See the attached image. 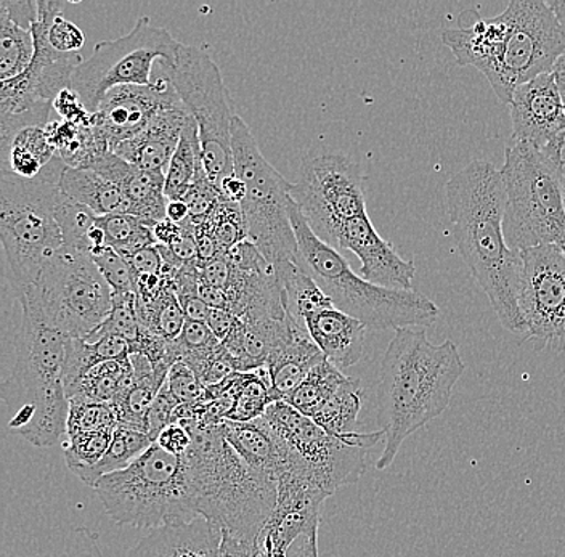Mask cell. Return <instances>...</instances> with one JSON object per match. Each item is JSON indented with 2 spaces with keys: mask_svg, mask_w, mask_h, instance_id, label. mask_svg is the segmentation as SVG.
Listing matches in <instances>:
<instances>
[{
  "mask_svg": "<svg viewBox=\"0 0 565 557\" xmlns=\"http://www.w3.org/2000/svg\"><path fill=\"white\" fill-rule=\"evenodd\" d=\"M445 200L462 260L501 324L527 342L519 307L524 263L504 236L507 189L500 169L486 160L472 161L445 183Z\"/></svg>",
  "mask_w": 565,
  "mask_h": 557,
  "instance_id": "1",
  "label": "cell"
},
{
  "mask_svg": "<svg viewBox=\"0 0 565 557\" xmlns=\"http://www.w3.org/2000/svg\"><path fill=\"white\" fill-rule=\"evenodd\" d=\"M459 66H475L501 104L522 84L553 73L565 54V26L545 0H511L494 19H477L441 33Z\"/></svg>",
  "mask_w": 565,
  "mask_h": 557,
  "instance_id": "2",
  "label": "cell"
},
{
  "mask_svg": "<svg viewBox=\"0 0 565 557\" xmlns=\"http://www.w3.org/2000/svg\"><path fill=\"white\" fill-rule=\"evenodd\" d=\"M465 372L454 341L433 344L424 330H395L377 384V421L384 431V450L376 461L380 471L392 467L412 433L447 410Z\"/></svg>",
  "mask_w": 565,
  "mask_h": 557,
  "instance_id": "3",
  "label": "cell"
},
{
  "mask_svg": "<svg viewBox=\"0 0 565 557\" xmlns=\"http://www.w3.org/2000/svg\"><path fill=\"white\" fill-rule=\"evenodd\" d=\"M221 426H185L192 433V447L183 458L194 507L203 519L260 548L277 506L278 484L228 446Z\"/></svg>",
  "mask_w": 565,
  "mask_h": 557,
  "instance_id": "4",
  "label": "cell"
},
{
  "mask_svg": "<svg viewBox=\"0 0 565 557\" xmlns=\"http://www.w3.org/2000/svg\"><path fill=\"white\" fill-rule=\"evenodd\" d=\"M23 307L15 342V365L6 384L12 418L9 428L35 447H51L66 436L70 398L65 365L70 338Z\"/></svg>",
  "mask_w": 565,
  "mask_h": 557,
  "instance_id": "5",
  "label": "cell"
},
{
  "mask_svg": "<svg viewBox=\"0 0 565 557\" xmlns=\"http://www.w3.org/2000/svg\"><path fill=\"white\" fill-rule=\"evenodd\" d=\"M289 216L298 239L296 264L316 280L335 309L374 331L433 326L439 320V306L422 292L377 287L356 275L338 249L313 234L295 200Z\"/></svg>",
  "mask_w": 565,
  "mask_h": 557,
  "instance_id": "6",
  "label": "cell"
},
{
  "mask_svg": "<svg viewBox=\"0 0 565 557\" xmlns=\"http://www.w3.org/2000/svg\"><path fill=\"white\" fill-rule=\"evenodd\" d=\"M68 164L55 157L34 179L6 171L0 174V238L18 298L65 248L55 210L63 195L60 180Z\"/></svg>",
  "mask_w": 565,
  "mask_h": 557,
  "instance_id": "7",
  "label": "cell"
},
{
  "mask_svg": "<svg viewBox=\"0 0 565 557\" xmlns=\"http://www.w3.org/2000/svg\"><path fill=\"white\" fill-rule=\"evenodd\" d=\"M507 189L504 236L512 251L554 245L565 254L563 157L514 142L500 169Z\"/></svg>",
  "mask_w": 565,
  "mask_h": 557,
  "instance_id": "8",
  "label": "cell"
},
{
  "mask_svg": "<svg viewBox=\"0 0 565 557\" xmlns=\"http://www.w3.org/2000/svg\"><path fill=\"white\" fill-rule=\"evenodd\" d=\"M116 524L140 528L185 525L200 519L185 458L153 443L130 467L105 475L94 486Z\"/></svg>",
  "mask_w": 565,
  "mask_h": 557,
  "instance_id": "9",
  "label": "cell"
},
{
  "mask_svg": "<svg viewBox=\"0 0 565 557\" xmlns=\"http://www.w3.org/2000/svg\"><path fill=\"white\" fill-rule=\"evenodd\" d=\"M233 172L246 186L242 207L247 238L274 266L278 278L296 266L298 239L289 216L292 185L282 178L260 151L256 137L245 119L235 116L232 122Z\"/></svg>",
  "mask_w": 565,
  "mask_h": 557,
  "instance_id": "10",
  "label": "cell"
},
{
  "mask_svg": "<svg viewBox=\"0 0 565 557\" xmlns=\"http://www.w3.org/2000/svg\"><path fill=\"white\" fill-rule=\"evenodd\" d=\"M264 419L280 439L285 454L282 472L309 479L330 496L362 479L366 454L384 439L383 429L331 436L286 401L271 404Z\"/></svg>",
  "mask_w": 565,
  "mask_h": 557,
  "instance_id": "11",
  "label": "cell"
},
{
  "mask_svg": "<svg viewBox=\"0 0 565 557\" xmlns=\"http://www.w3.org/2000/svg\"><path fill=\"white\" fill-rule=\"evenodd\" d=\"M18 299L74 340L97 333L113 307L111 288L92 257L70 248L60 249Z\"/></svg>",
  "mask_w": 565,
  "mask_h": 557,
  "instance_id": "12",
  "label": "cell"
},
{
  "mask_svg": "<svg viewBox=\"0 0 565 557\" xmlns=\"http://www.w3.org/2000/svg\"><path fill=\"white\" fill-rule=\"evenodd\" d=\"M180 47L182 42L168 28L154 26L148 17H140L129 33L95 45L92 55L74 73L71 89L94 115L115 87L151 86L154 63L164 73L174 69Z\"/></svg>",
  "mask_w": 565,
  "mask_h": 557,
  "instance_id": "13",
  "label": "cell"
},
{
  "mask_svg": "<svg viewBox=\"0 0 565 557\" xmlns=\"http://www.w3.org/2000/svg\"><path fill=\"white\" fill-rule=\"evenodd\" d=\"M162 74L196 121L204 172L218 189L222 180L233 175L232 122L236 116L221 69L203 49L182 44L175 68Z\"/></svg>",
  "mask_w": 565,
  "mask_h": 557,
  "instance_id": "14",
  "label": "cell"
},
{
  "mask_svg": "<svg viewBox=\"0 0 565 557\" xmlns=\"http://www.w3.org/2000/svg\"><path fill=\"white\" fill-rule=\"evenodd\" d=\"M365 178L351 158L320 154L300 165L291 196L313 234L335 246L342 225L366 213Z\"/></svg>",
  "mask_w": 565,
  "mask_h": 557,
  "instance_id": "15",
  "label": "cell"
},
{
  "mask_svg": "<svg viewBox=\"0 0 565 557\" xmlns=\"http://www.w3.org/2000/svg\"><path fill=\"white\" fill-rule=\"evenodd\" d=\"M519 307L535 351L565 352V254L554 245L521 251Z\"/></svg>",
  "mask_w": 565,
  "mask_h": 557,
  "instance_id": "16",
  "label": "cell"
},
{
  "mask_svg": "<svg viewBox=\"0 0 565 557\" xmlns=\"http://www.w3.org/2000/svg\"><path fill=\"white\" fill-rule=\"evenodd\" d=\"M179 101L182 100L174 87L161 74L151 86H121L109 90L92 115V126L113 151L147 129L161 109Z\"/></svg>",
  "mask_w": 565,
  "mask_h": 557,
  "instance_id": "17",
  "label": "cell"
},
{
  "mask_svg": "<svg viewBox=\"0 0 565 557\" xmlns=\"http://www.w3.org/2000/svg\"><path fill=\"white\" fill-rule=\"evenodd\" d=\"M510 107L514 142L563 157L565 104L553 73L518 87Z\"/></svg>",
  "mask_w": 565,
  "mask_h": 557,
  "instance_id": "18",
  "label": "cell"
},
{
  "mask_svg": "<svg viewBox=\"0 0 565 557\" xmlns=\"http://www.w3.org/2000/svg\"><path fill=\"white\" fill-rule=\"evenodd\" d=\"M334 249L351 251L360 259V275L370 283L401 291H413L416 267L412 260L402 259L394 246L387 243L371 224L369 214L352 218L342 225Z\"/></svg>",
  "mask_w": 565,
  "mask_h": 557,
  "instance_id": "19",
  "label": "cell"
},
{
  "mask_svg": "<svg viewBox=\"0 0 565 557\" xmlns=\"http://www.w3.org/2000/svg\"><path fill=\"white\" fill-rule=\"evenodd\" d=\"M190 116L183 101L161 109L147 129L119 143L111 153L143 171L166 174Z\"/></svg>",
  "mask_w": 565,
  "mask_h": 557,
  "instance_id": "20",
  "label": "cell"
},
{
  "mask_svg": "<svg viewBox=\"0 0 565 557\" xmlns=\"http://www.w3.org/2000/svg\"><path fill=\"white\" fill-rule=\"evenodd\" d=\"M92 171L116 183L129 203L130 216L139 217L153 227L164 221L168 196H166L164 172H150L124 161L118 154L106 153L90 165Z\"/></svg>",
  "mask_w": 565,
  "mask_h": 557,
  "instance_id": "21",
  "label": "cell"
},
{
  "mask_svg": "<svg viewBox=\"0 0 565 557\" xmlns=\"http://www.w3.org/2000/svg\"><path fill=\"white\" fill-rule=\"evenodd\" d=\"M302 324L321 354L339 369L351 368L363 355L369 328L334 304L320 307L303 315Z\"/></svg>",
  "mask_w": 565,
  "mask_h": 557,
  "instance_id": "22",
  "label": "cell"
},
{
  "mask_svg": "<svg viewBox=\"0 0 565 557\" xmlns=\"http://www.w3.org/2000/svg\"><path fill=\"white\" fill-rule=\"evenodd\" d=\"M222 528L200 519L154 528L127 557H218Z\"/></svg>",
  "mask_w": 565,
  "mask_h": 557,
  "instance_id": "23",
  "label": "cell"
},
{
  "mask_svg": "<svg viewBox=\"0 0 565 557\" xmlns=\"http://www.w3.org/2000/svg\"><path fill=\"white\" fill-rule=\"evenodd\" d=\"M323 360L324 355L309 336L306 328L298 323L292 336L277 351L271 352L265 363L274 404L275 401H285L291 396L307 378V375Z\"/></svg>",
  "mask_w": 565,
  "mask_h": 557,
  "instance_id": "24",
  "label": "cell"
},
{
  "mask_svg": "<svg viewBox=\"0 0 565 557\" xmlns=\"http://www.w3.org/2000/svg\"><path fill=\"white\" fill-rule=\"evenodd\" d=\"M53 104L35 90L26 73L0 86V151L7 150L13 136L26 127H45L51 122Z\"/></svg>",
  "mask_w": 565,
  "mask_h": 557,
  "instance_id": "25",
  "label": "cell"
},
{
  "mask_svg": "<svg viewBox=\"0 0 565 557\" xmlns=\"http://www.w3.org/2000/svg\"><path fill=\"white\" fill-rule=\"evenodd\" d=\"M230 447L260 474L274 479L278 484L285 454L280 439L263 418L249 422L224 421L221 426Z\"/></svg>",
  "mask_w": 565,
  "mask_h": 557,
  "instance_id": "26",
  "label": "cell"
},
{
  "mask_svg": "<svg viewBox=\"0 0 565 557\" xmlns=\"http://www.w3.org/2000/svg\"><path fill=\"white\" fill-rule=\"evenodd\" d=\"M134 375L127 389L113 401L118 426L147 433V418L168 381L169 366H153L145 355H130Z\"/></svg>",
  "mask_w": 565,
  "mask_h": 557,
  "instance_id": "27",
  "label": "cell"
},
{
  "mask_svg": "<svg viewBox=\"0 0 565 557\" xmlns=\"http://www.w3.org/2000/svg\"><path fill=\"white\" fill-rule=\"evenodd\" d=\"M60 189L68 199L88 207L98 217L129 214V203L116 183L102 178L92 169L66 168Z\"/></svg>",
  "mask_w": 565,
  "mask_h": 557,
  "instance_id": "28",
  "label": "cell"
},
{
  "mask_svg": "<svg viewBox=\"0 0 565 557\" xmlns=\"http://www.w3.org/2000/svg\"><path fill=\"white\" fill-rule=\"evenodd\" d=\"M58 157L49 140L45 127H26L13 136L7 150L2 151V171L18 178L34 179L42 169Z\"/></svg>",
  "mask_w": 565,
  "mask_h": 557,
  "instance_id": "29",
  "label": "cell"
},
{
  "mask_svg": "<svg viewBox=\"0 0 565 557\" xmlns=\"http://www.w3.org/2000/svg\"><path fill=\"white\" fill-rule=\"evenodd\" d=\"M164 270L169 277L168 285L151 298L140 299L139 296L137 298H139L141 324L162 340L172 342L182 334L186 317L175 294L172 271L166 264Z\"/></svg>",
  "mask_w": 565,
  "mask_h": 557,
  "instance_id": "30",
  "label": "cell"
},
{
  "mask_svg": "<svg viewBox=\"0 0 565 557\" xmlns=\"http://www.w3.org/2000/svg\"><path fill=\"white\" fill-rule=\"evenodd\" d=\"M201 168H203V160H201L200 130H198L193 116H190L182 137H180L179 147H177L174 157L166 171V196L168 200L185 199Z\"/></svg>",
  "mask_w": 565,
  "mask_h": 557,
  "instance_id": "31",
  "label": "cell"
},
{
  "mask_svg": "<svg viewBox=\"0 0 565 557\" xmlns=\"http://www.w3.org/2000/svg\"><path fill=\"white\" fill-rule=\"evenodd\" d=\"M363 396L365 394L360 381L349 376V379L339 387L338 393L328 398L310 419L331 436H348L356 432V419L362 410Z\"/></svg>",
  "mask_w": 565,
  "mask_h": 557,
  "instance_id": "32",
  "label": "cell"
},
{
  "mask_svg": "<svg viewBox=\"0 0 565 557\" xmlns=\"http://www.w3.org/2000/svg\"><path fill=\"white\" fill-rule=\"evenodd\" d=\"M153 446L150 437L145 432L136 431V429L124 428L118 426L113 433L111 446L100 463L97 467L87 469V471L77 474V478L94 489L95 484L105 475L113 472L122 471L134 463L137 458L141 457L150 447Z\"/></svg>",
  "mask_w": 565,
  "mask_h": 557,
  "instance_id": "33",
  "label": "cell"
},
{
  "mask_svg": "<svg viewBox=\"0 0 565 557\" xmlns=\"http://www.w3.org/2000/svg\"><path fill=\"white\" fill-rule=\"evenodd\" d=\"M35 39L33 30L20 26L0 9V79L21 76L33 65Z\"/></svg>",
  "mask_w": 565,
  "mask_h": 557,
  "instance_id": "34",
  "label": "cell"
},
{
  "mask_svg": "<svg viewBox=\"0 0 565 557\" xmlns=\"http://www.w3.org/2000/svg\"><path fill=\"white\" fill-rule=\"evenodd\" d=\"M134 368L129 362H105L92 368L79 383L68 390V398L113 404L132 381Z\"/></svg>",
  "mask_w": 565,
  "mask_h": 557,
  "instance_id": "35",
  "label": "cell"
},
{
  "mask_svg": "<svg viewBox=\"0 0 565 557\" xmlns=\"http://www.w3.org/2000/svg\"><path fill=\"white\" fill-rule=\"evenodd\" d=\"M348 379L349 376H345L342 369L324 358L285 401L296 408L299 414L312 418L320 410L321 405L338 393L339 387Z\"/></svg>",
  "mask_w": 565,
  "mask_h": 557,
  "instance_id": "36",
  "label": "cell"
},
{
  "mask_svg": "<svg viewBox=\"0 0 565 557\" xmlns=\"http://www.w3.org/2000/svg\"><path fill=\"white\" fill-rule=\"evenodd\" d=\"M98 225L105 232L106 245L124 257L132 256L134 253L148 248V246L157 245L153 227L130 214L98 217Z\"/></svg>",
  "mask_w": 565,
  "mask_h": 557,
  "instance_id": "37",
  "label": "cell"
},
{
  "mask_svg": "<svg viewBox=\"0 0 565 557\" xmlns=\"http://www.w3.org/2000/svg\"><path fill=\"white\" fill-rule=\"evenodd\" d=\"M55 217L60 231H62L65 248L86 253L90 256V235L97 227V214L92 213L88 207L76 203L63 193L62 199L56 204Z\"/></svg>",
  "mask_w": 565,
  "mask_h": 557,
  "instance_id": "38",
  "label": "cell"
},
{
  "mask_svg": "<svg viewBox=\"0 0 565 557\" xmlns=\"http://www.w3.org/2000/svg\"><path fill=\"white\" fill-rule=\"evenodd\" d=\"M145 326L140 322L139 298L136 292L129 294H113V307L108 319L102 324L97 333L88 338V342L97 341L98 338L113 334V336L122 338L132 349L140 338L143 336Z\"/></svg>",
  "mask_w": 565,
  "mask_h": 557,
  "instance_id": "39",
  "label": "cell"
},
{
  "mask_svg": "<svg viewBox=\"0 0 565 557\" xmlns=\"http://www.w3.org/2000/svg\"><path fill=\"white\" fill-rule=\"evenodd\" d=\"M118 416L111 404L71 398L66 437L76 433L115 431Z\"/></svg>",
  "mask_w": 565,
  "mask_h": 557,
  "instance_id": "40",
  "label": "cell"
},
{
  "mask_svg": "<svg viewBox=\"0 0 565 557\" xmlns=\"http://www.w3.org/2000/svg\"><path fill=\"white\" fill-rule=\"evenodd\" d=\"M115 431L76 433V436L66 437L63 457L71 471L77 475L97 467L111 446Z\"/></svg>",
  "mask_w": 565,
  "mask_h": 557,
  "instance_id": "41",
  "label": "cell"
},
{
  "mask_svg": "<svg viewBox=\"0 0 565 557\" xmlns=\"http://www.w3.org/2000/svg\"><path fill=\"white\" fill-rule=\"evenodd\" d=\"M206 222L222 251H228L233 246L249 239L247 238L245 216H243L242 207L238 204L221 199V203L217 204Z\"/></svg>",
  "mask_w": 565,
  "mask_h": 557,
  "instance_id": "42",
  "label": "cell"
},
{
  "mask_svg": "<svg viewBox=\"0 0 565 557\" xmlns=\"http://www.w3.org/2000/svg\"><path fill=\"white\" fill-rule=\"evenodd\" d=\"M92 260L104 275L106 283L111 288L113 294H137V275L129 260L108 245L95 249L90 254Z\"/></svg>",
  "mask_w": 565,
  "mask_h": 557,
  "instance_id": "43",
  "label": "cell"
},
{
  "mask_svg": "<svg viewBox=\"0 0 565 557\" xmlns=\"http://www.w3.org/2000/svg\"><path fill=\"white\" fill-rule=\"evenodd\" d=\"M183 201L189 204L190 221L193 224L206 222L211 214L214 213L217 204L221 203V192L207 178L204 168L198 171L192 189L189 190Z\"/></svg>",
  "mask_w": 565,
  "mask_h": 557,
  "instance_id": "44",
  "label": "cell"
},
{
  "mask_svg": "<svg viewBox=\"0 0 565 557\" xmlns=\"http://www.w3.org/2000/svg\"><path fill=\"white\" fill-rule=\"evenodd\" d=\"M166 384L180 405L196 404L206 398V386L185 363L177 362L171 366Z\"/></svg>",
  "mask_w": 565,
  "mask_h": 557,
  "instance_id": "45",
  "label": "cell"
},
{
  "mask_svg": "<svg viewBox=\"0 0 565 557\" xmlns=\"http://www.w3.org/2000/svg\"><path fill=\"white\" fill-rule=\"evenodd\" d=\"M179 405V400L169 390L168 384H164L147 418V436L150 437L151 442L157 443L159 433L172 425Z\"/></svg>",
  "mask_w": 565,
  "mask_h": 557,
  "instance_id": "46",
  "label": "cell"
},
{
  "mask_svg": "<svg viewBox=\"0 0 565 557\" xmlns=\"http://www.w3.org/2000/svg\"><path fill=\"white\" fill-rule=\"evenodd\" d=\"M53 109L62 116L65 122H73V125L84 127L92 126V113L84 107L79 95L73 89L63 90L62 94L53 100Z\"/></svg>",
  "mask_w": 565,
  "mask_h": 557,
  "instance_id": "47",
  "label": "cell"
},
{
  "mask_svg": "<svg viewBox=\"0 0 565 557\" xmlns=\"http://www.w3.org/2000/svg\"><path fill=\"white\" fill-rule=\"evenodd\" d=\"M136 271L137 278L150 277V275H159L164 267V257H162L161 249L158 245L148 246V248L140 249L134 253L132 256L126 257Z\"/></svg>",
  "mask_w": 565,
  "mask_h": 557,
  "instance_id": "48",
  "label": "cell"
},
{
  "mask_svg": "<svg viewBox=\"0 0 565 557\" xmlns=\"http://www.w3.org/2000/svg\"><path fill=\"white\" fill-rule=\"evenodd\" d=\"M157 443L168 453L183 457L192 447V433L185 426L174 422V425L168 426L164 431L159 433Z\"/></svg>",
  "mask_w": 565,
  "mask_h": 557,
  "instance_id": "49",
  "label": "cell"
},
{
  "mask_svg": "<svg viewBox=\"0 0 565 557\" xmlns=\"http://www.w3.org/2000/svg\"><path fill=\"white\" fill-rule=\"evenodd\" d=\"M0 9L26 30H33L38 21V0H0Z\"/></svg>",
  "mask_w": 565,
  "mask_h": 557,
  "instance_id": "50",
  "label": "cell"
},
{
  "mask_svg": "<svg viewBox=\"0 0 565 557\" xmlns=\"http://www.w3.org/2000/svg\"><path fill=\"white\" fill-rule=\"evenodd\" d=\"M263 553V549L257 546L249 545L243 539L233 537L228 532L222 531L221 551L218 557H257Z\"/></svg>",
  "mask_w": 565,
  "mask_h": 557,
  "instance_id": "51",
  "label": "cell"
},
{
  "mask_svg": "<svg viewBox=\"0 0 565 557\" xmlns=\"http://www.w3.org/2000/svg\"><path fill=\"white\" fill-rule=\"evenodd\" d=\"M318 528H320V524L313 525L309 531L303 532L292 543L286 557H318Z\"/></svg>",
  "mask_w": 565,
  "mask_h": 557,
  "instance_id": "52",
  "label": "cell"
},
{
  "mask_svg": "<svg viewBox=\"0 0 565 557\" xmlns=\"http://www.w3.org/2000/svg\"><path fill=\"white\" fill-rule=\"evenodd\" d=\"M236 320L238 319L230 310L211 309L210 319H207L206 323L211 328L212 333L215 334V338L224 342L227 340L228 334L232 333Z\"/></svg>",
  "mask_w": 565,
  "mask_h": 557,
  "instance_id": "53",
  "label": "cell"
},
{
  "mask_svg": "<svg viewBox=\"0 0 565 557\" xmlns=\"http://www.w3.org/2000/svg\"><path fill=\"white\" fill-rule=\"evenodd\" d=\"M179 302L186 320L206 323L210 319L211 307L200 298V294L183 296V298H179Z\"/></svg>",
  "mask_w": 565,
  "mask_h": 557,
  "instance_id": "54",
  "label": "cell"
},
{
  "mask_svg": "<svg viewBox=\"0 0 565 557\" xmlns=\"http://www.w3.org/2000/svg\"><path fill=\"white\" fill-rule=\"evenodd\" d=\"M218 192H221V199L228 201V203L233 204H242L243 200L246 196V186L245 183L242 182L238 178H236L235 172L230 178L222 180L221 185H218Z\"/></svg>",
  "mask_w": 565,
  "mask_h": 557,
  "instance_id": "55",
  "label": "cell"
},
{
  "mask_svg": "<svg viewBox=\"0 0 565 557\" xmlns=\"http://www.w3.org/2000/svg\"><path fill=\"white\" fill-rule=\"evenodd\" d=\"M198 292H200V298L203 299L211 309L228 310V294L224 289L211 287V285L206 283H200Z\"/></svg>",
  "mask_w": 565,
  "mask_h": 557,
  "instance_id": "56",
  "label": "cell"
},
{
  "mask_svg": "<svg viewBox=\"0 0 565 557\" xmlns=\"http://www.w3.org/2000/svg\"><path fill=\"white\" fill-rule=\"evenodd\" d=\"M182 225L174 224V222L169 221V218H164V221L157 222L153 225V235L154 239H157V245L159 246H169L172 242L182 234Z\"/></svg>",
  "mask_w": 565,
  "mask_h": 557,
  "instance_id": "57",
  "label": "cell"
},
{
  "mask_svg": "<svg viewBox=\"0 0 565 557\" xmlns=\"http://www.w3.org/2000/svg\"><path fill=\"white\" fill-rule=\"evenodd\" d=\"M166 218L174 222V224H185L190 221L189 204L183 200L168 201V207H166Z\"/></svg>",
  "mask_w": 565,
  "mask_h": 557,
  "instance_id": "58",
  "label": "cell"
},
{
  "mask_svg": "<svg viewBox=\"0 0 565 557\" xmlns=\"http://www.w3.org/2000/svg\"><path fill=\"white\" fill-rule=\"evenodd\" d=\"M553 76L565 104V54L561 56V58L557 60L556 65H554Z\"/></svg>",
  "mask_w": 565,
  "mask_h": 557,
  "instance_id": "59",
  "label": "cell"
},
{
  "mask_svg": "<svg viewBox=\"0 0 565 557\" xmlns=\"http://www.w3.org/2000/svg\"><path fill=\"white\" fill-rule=\"evenodd\" d=\"M547 3H550L553 12L556 13L557 20L565 26V2H554V0H551V2Z\"/></svg>",
  "mask_w": 565,
  "mask_h": 557,
  "instance_id": "60",
  "label": "cell"
},
{
  "mask_svg": "<svg viewBox=\"0 0 565 557\" xmlns=\"http://www.w3.org/2000/svg\"><path fill=\"white\" fill-rule=\"evenodd\" d=\"M563 171H564V175H565V142H564V147H563Z\"/></svg>",
  "mask_w": 565,
  "mask_h": 557,
  "instance_id": "61",
  "label": "cell"
},
{
  "mask_svg": "<svg viewBox=\"0 0 565 557\" xmlns=\"http://www.w3.org/2000/svg\"><path fill=\"white\" fill-rule=\"evenodd\" d=\"M257 557H265V556H264V553H260V555H259V556H257Z\"/></svg>",
  "mask_w": 565,
  "mask_h": 557,
  "instance_id": "62",
  "label": "cell"
}]
</instances>
